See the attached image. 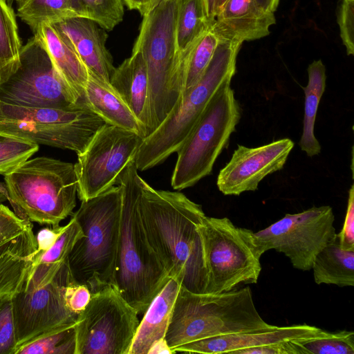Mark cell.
<instances>
[{
  "label": "cell",
  "instance_id": "c3c4849f",
  "mask_svg": "<svg viewBox=\"0 0 354 354\" xmlns=\"http://www.w3.org/2000/svg\"><path fill=\"white\" fill-rule=\"evenodd\" d=\"M226 1L227 0H216V15L218 12V11L221 9V8L224 5V3L226 2Z\"/></svg>",
  "mask_w": 354,
  "mask_h": 354
},
{
  "label": "cell",
  "instance_id": "e575fe53",
  "mask_svg": "<svg viewBox=\"0 0 354 354\" xmlns=\"http://www.w3.org/2000/svg\"><path fill=\"white\" fill-rule=\"evenodd\" d=\"M21 46L13 9L0 0V67L17 59Z\"/></svg>",
  "mask_w": 354,
  "mask_h": 354
},
{
  "label": "cell",
  "instance_id": "4dcf8cb0",
  "mask_svg": "<svg viewBox=\"0 0 354 354\" xmlns=\"http://www.w3.org/2000/svg\"><path fill=\"white\" fill-rule=\"evenodd\" d=\"M218 41L219 38L211 26L192 44L185 91L195 85L201 78L213 57Z\"/></svg>",
  "mask_w": 354,
  "mask_h": 354
},
{
  "label": "cell",
  "instance_id": "d590c367",
  "mask_svg": "<svg viewBox=\"0 0 354 354\" xmlns=\"http://www.w3.org/2000/svg\"><path fill=\"white\" fill-rule=\"evenodd\" d=\"M12 296L0 297V354H15L17 350Z\"/></svg>",
  "mask_w": 354,
  "mask_h": 354
},
{
  "label": "cell",
  "instance_id": "ab89813d",
  "mask_svg": "<svg viewBox=\"0 0 354 354\" xmlns=\"http://www.w3.org/2000/svg\"><path fill=\"white\" fill-rule=\"evenodd\" d=\"M91 295V291L86 285L72 283L66 292L68 306L72 312L78 315L88 304Z\"/></svg>",
  "mask_w": 354,
  "mask_h": 354
},
{
  "label": "cell",
  "instance_id": "4316f807",
  "mask_svg": "<svg viewBox=\"0 0 354 354\" xmlns=\"http://www.w3.org/2000/svg\"><path fill=\"white\" fill-rule=\"evenodd\" d=\"M312 269L317 284L353 286L354 250L342 249L336 237L317 254Z\"/></svg>",
  "mask_w": 354,
  "mask_h": 354
},
{
  "label": "cell",
  "instance_id": "3957f363",
  "mask_svg": "<svg viewBox=\"0 0 354 354\" xmlns=\"http://www.w3.org/2000/svg\"><path fill=\"white\" fill-rule=\"evenodd\" d=\"M178 0H165L142 16L132 51L145 60L149 88L147 136L162 122L185 89L191 45L178 53L176 39Z\"/></svg>",
  "mask_w": 354,
  "mask_h": 354
},
{
  "label": "cell",
  "instance_id": "f546056e",
  "mask_svg": "<svg viewBox=\"0 0 354 354\" xmlns=\"http://www.w3.org/2000/svg\"><path fill=\"white\" fill-rule=\"evenodd\" d=\"M75 326L46 333L20 346L15 354H75Z\"/></svg>",
  "mask_w": 354,
  "mask_h": 354
},
{
  "label": "cell",
  "instance_id": "8d00e7d4",
  "mask_svg": "<svg viewBox=\"0 0 354 354\" xmlns=\"http://www.w3.org/2000/svg\"><path fill=\"white\" fill-rule=\"evenodd\" d=\"M32 225L30 221L21 218L8 206L0 203V245L20 235Z\"/></svg>",
  "mask_w": 354,
  "mask_h": 354
},
{
  "label": "cell",
  "instance_id": "44dd1931",
  "mask_svg": "<svg viewBox=\"0 0 354 354\" xmlns=\"http://www.w3.org/2000/svg\"><path fill=\"white\" fill-rule=\"evenodd\" d=\"M110 84L145 128L147 137L149 125V78L139 51H132L129 57L115 68Z\"/></svg>",
  "mask_w": 354,
  "mask_h": 354
},
{
  "label": "cell",
  "instance_id": "60d3db41",
  "mask_svg": "<svg viewBox=\"0 0 354 354\" xmlns=\"http://www.w3.org/2000/svg\"><path fill=\"white\" fill-rule=\"evenodd\" d=\"M293 340L243 349L239 351L237 354H304L301 348Z\"/></svg>",
  "mask_w": 354,
  "mask_h": 354
},
{
  "label": "cell",
  "instance_id": "5b68a950",
  "mask_svg": "<svg viewBox=\"0 0 354 354\" xmlns=\"http://www.w3.org/2000/svg\"><path fill=\"white\" fill-rule=\"evenodd\" d=\"M242 44L219 39L199 81L184 91L162 122L142 139L135 158L138 170L151 169L176 153L211 99L221 88L230 85Z\"/></svg>",
  "mask_w": 354,
  "mask_h": 354
},
{
  "label": "cell",
  "instance_id": "d6a6232c",
  "mask_svg": "<svg viewBox=\"0 0 354 354\" xmlns=\"http://www.w3.org/2000/svg\"><path fill=\"white\" fill-rule=\"evenodd\" d=\"M304 354H354V333L340 330L293 340Z\"/></svg>",
  "mask_w": 354,
  "mask_h": 354
},
{
  "label": "cell",
  "instance_id": "6da1fadb",
  "mask_svg": "<svg viewBox=\"0 0 354 354\" xmlns=\"http://www.w3.org/2000/svg\"><path fill=\"white\" fill-rule=\"evenodd\" d=\"M140 212L150 244L169 277L190 292H206L201 206L181 192L155 189L142 178Z\"/></svg>",
  "mask_w": 354,
  "mask_h": 354
},
{
  "label": "cell",
  "instance_id": "52a82bcc",
  "mask_svg": "<svg viewBox=\"0 0 354 354\" xmlns=\"http://www.w3.org/2000/svg\"><path fill=\"white\" fill-rule=\"evenodd\" d=\"M8 201L19 217L40 225L59 226L76 206L74 165L48 157L28 159L4 176Z\"/></svg>",
  "mask_w": 354,
  "mask_h": 354
},
{
  "label": "cell",
  "instance_id": "bcb514c9",
  "mask_svg": "<svg viewBox=\"0 0 354 354\" xmlns=\"http://www.w3.org/2000/svg\"><path fill=\"white\" fill-rule=\"evenodd\" d=\"M165 0H145V6L141 14L142 17L148 13L153 8L157 6L159 3L164 1Z\"/></svg>",
  "mask_w": 354,
  "mask_h": 354
},
{
  "label": "cell",
  "instance_id": "f1b7e54d",
  "mask_svg": "<svg viewBox=\"0 0 354 354\" xmlns=\"http://www.w3.org/2000/svg\"><path fill=\"white\" fill-rule=\"evenodd\" d=\"M209 26L201 0H178L176 39L178 53L185 50Z\"/></svg>",
  "mask_w": 354,
  "mask_h": 354
},
{
  "label": "cell",
  "instance_id": "7bdbcfd3",
  "mask_svg": "<svg viewBox=\"0 0 354 354\" xmlns=\"http://www.w3.org/2000/svg\"><path fill=\"white\" fill-rule=\"evenodd\" d=\"M173 354L171 350L169 347L165 338L156 341L149 349L148 354Z\"/></svg>",
  "mask_w": 354,
  "mask_h": 354
},
{
  "label": "cell",
  "instance_id": "d6986e66",
  "mask_svg": "<svg viewBox=\"0 0 354 354\" xmlns=\"http://www.w3.org/2000/svg\"><path fill=\"white\" fill-rule=\"evenodd\" d=\"M275 23L274 12L263 10L255 0H227L212 28L219 39L243 43L268 35Z\"/></svg>",
  "mask_w": 354,
  "mask_h": 354
},
{
  "label": "cell",
  "instance_id": "74e56055",
  "mask_svg": "<svg viewBox=\"0 0 354 354\" xmlns=\"http://www.w3.org/2000/svg\"><path fill=\"white\" fill-rule=\"evenodd\" d=\"M340 37L348 55L354 54V0H341L337 14Z\"/></svg>",
  "mask_w": 354,
  "mask_h": 354
},
{
  "label": "cell",
  "instance_id": "d4e9b609",
  "mask_svg": "<svg viewBox=\"0 0 354 354\" xmlns=\"http://www.w3.org/2000/svg\"><path fill=\"white\" fill-rule=\"evenodd\" d=\"M82 236L80 226L72 216L66 225L62 226L59 234L48 248H37L28 276L21 290L30 291L50 281Z\"/></svg>",
  "mask_w": 354,
  "mask_h": 354
},
{
  "label": "cell",
  "instance_id": "7dc6e473",
  "mask_svg": "<svg viewBox=\"0 0 354 354\" xmlns=\"http://www.w3.org/2000/svg\"><path fill=\"white\" fill-rule=\"evenodd\" d=\"M8 201L7 191L4 183L0 182V203Z\"/></svg>",
  "mask_w": 354,
  "mask_h": 354
},
{
  "label": "cell",
  "instance_id": "7c38bea8",
  "mask_svg": "<svg viewBox=\"0 0 354 354\" xmlns=\"http://www.w3.org/2000/svg\"><path fill=\"white\" fill-rule=\"evenodd\" d=\"M138 314L112 285L91 292L75 322V354H128Z\"/></svg>",
  "mask_w": 354,
  "mask_h": 354
},
{
  "label": "cell",
  "instance_id": "7a4b0ae2",
  "mask_svg": "<svg viewBox=\"0 0 354 354\" xmlns=\"http://www.w3.org/2000/svg\"><path fill=\"white\" fill-rule=\"evenodd\" d=\"M135 160L123 174L120 228L113 286L138 314L164 287L169 276L152 248L140 212L141 179Z\"/></svg>",
  "mask_w": 354,
  "mask_h": 354
},
{
  "label": "cell",
  "instance_id": "836d02e7",
  "mask_svg": "<svg viewBox=\"0 0 354 354\" xmlns=\"http://www.w3.org/2000/svg\"><path fill=\"white\" fill-rule=\"evenodd\" d=\"M39 145L0 132V175L15 171L39 150Z\"/></svg>",
  "mask_w": 354,
  "mask_h": 354
},
{
  "label": "cell",
  "instance_id": "ac0fdd59",
  "mask_svg": "<svg viewBox=\"0 0 354 354\" xmlns=\"http://www.w3.org/2000/svg\"><path fill=\"white\" fill-rule=\"evenodd\" d=\"M50 24L69 40L88 73L110 83L115 67L106 47V30L93 20L82 17H68Z\"/></svg>",
  "mask_w": 354,
  "mask_h": 354
},
{
  "label": "cell",
  "instance_id": "4fadbf2b",
  "mask_svg": "<svg viewBox=\"0 0 354 354\" xmlns=\"http://www.w3.org/2000/svg\"><path fill=\"white\" fill-rule=\"evenodd\" d=\"M143 138L106 123L93 136L74 165L77 196L86 201L120 183Z\"/></svg>",
  "mask_w": 354,
  "mask_h": 354
},
{
  "label": "cell",
  "instance_id": "681fc988",
  "mask_svg": "<svg viewBox=\"0 0 354 354\" xmlns=\"http://www.w3.org/2000/svg\"><path fill=\"white\" fill-rule=\"evenodd\" d=\"M8 1H15V0H7Z\"/></svg>",
  "mask_w": 354,
  "mask_h": 354
},
{
  "label": "cell",
  "instance_id": "8fae6325",
  "mask_svg": "<svg viewBox=\"0 0 354 354\" xmlns=\"http://www.w3.org/2000/svg\"><path fill=\"white\" fill-rule=\"evenodd\" d=\"M0 102L68 108L82 102L62 80L43 42L34 35L17 59L0 67Z\"/></svg>",
  "mask_w": 354,
  "mask_h": 354
},
{
  "label": "cell",
  "instance_id": "ba28073f",
  "mask_svg": "<svg viewBox=\"0 0 354 354\" xmlns=\"http://www.w3.org/2000/svg\"><path fill=\"white\" fill-rule=\"evenodd\" d=\"M241 115L239 103L230 85L214 95L176 151L177 160L171 178L174 189L192 187L211 174Z\"/></svg>",
  "mask_w": 354,
  "mask_h": 354
},
{
  "label": "cell",
  "instance_id": "2e32d148",
  "mask_svg": "<svg viewBox=\"0 0 354 354\" xmlns=\"http://www.w3.org/2000/svg\"><path fill=\"white\" fill-rule=\"evenodd\" d=\"M294 145L290 138L256 147L239 145L218 175L219 191L227 196L256 191L265 177L283 167Z\"/></svg>",
  "mask_w": 354,
  "mask_h": 354
},
{
  "label": "cell",
  "instance_id": "277c9868",
  "mask_svg": "<svg viewBox=\"0 0 354 354\" xmlns=\"http://www.w3.org/2000/svg\"><path fill=\"white\" fill-rule=\"evenodd\" d=\"M275 326L261 317L249 287L195 293L180 286L165 340L173 353L176 347L194 341Z\"/></svg>",
  "mask_w": 354,
  "mask_h": 354
},
{
  "label": "cell",
  "instance_id": "cb8c5ba5",
  "mask_svg": "<svg viewBox=\"0 0 354 354\" xmlns=\"http://www.w3.org/2000/svg\"><path fill=\"white\" fill-rule=\"evenodd\" d=\"M179 288L178 281L169 277L144 313L128 354H148L156 341L165 338Z\"/></svg>",
  "mask_w": 354,
  "mask_h": 354
},
{
  "label": "cell",
  "instance_id": "ee69618b",
  "mask_svg": "<svg viewBox=\"0 0 354 354\" xmlns=\"http://www.w3.org/2000/svg\"><path fill=\"white\" fill-rule=\"evenodd\" d=\"M259 7L266 11L274 12L280 0H255Z\"/></svg>",
  "mask_w": 354,
  "mask_h": 354
},
{
  "label": "cell",
  "instance_id": "603a6c76",
  "mask_svg": "<svg viewBox=\"0 0 354 354\" xmlns=\"http://www.w3.org/2000/svg\"><path fill=\"white\" fill-rule=\"evenodd\" d=\"M84 102L106 123L146 137V130L110 83L88 73Z\"/></svg>",
  "mask_w": 354,
  "mask_h": 354
},
{
  "label": "cell",
  "instance_id": "83f0119b",
  "mask_svg": "<svg viewBox=\"0 0 354 354\" xmlns=\"http://www.w3.org/2000/svg\"><path fill=\"white\" fill-rule=\"evenodd\" d=\"M17 16L33 31L44 22L77 17L73 0H15Z\"/></svg>",
  "mask_w": 354,
  "mask_h": 354
},
{
  "label": "cell",
  "instance_id": "b9f144b4",
  "mask_svg": "<svg viewBox=\"0 0 354 354\" xmlns=\"http://www.w3.org/2000/svg\"><path fill=\"white\" fill-rule=\"evenodd\" d=\"M205 17L209 25H212L216 16V0H201Z\"/></svg>",
  "mask_w": 354,
  "mask_h": 354
},
{
  "label": "cell",
  "instance_id": "e0dca14e",
  "mask_svg": "<svg viewBox=\"0 0 354 354\" xmlns=\"http://www.w3.org/2000/svg\"><path fill=\"white\" fill-rule=\"evenodd\" d=\"M324 330L306 324L277 326L226 334L189 342L176 347L173 353L237 354L239 351L282 341L317 336Z\"/></svg>",
  "mask_w": 354,
  "mask_h": 354
},
{
  "label": "cell",
  "instance_id": "1f68e13d",
  "mask_svg": "<svg viewBox=\"0 0 354 354\" xmlns=\"http://www.w3.org/2000/svg\"><path fill=\"white\" fill-rule=\"evenodd\" d=\"M77 17L88 18L106 31L112 30L123 19L122 0H73Z\"/></svg>",
  "mask_w": 354,
  "mask_h": 354
},
{
  "label": "cell",
  "instance_id": "f35d334b",
  "mask_svg": "<svg viewBox=\"0 0 354 354\" xmlns=\"http://www.w3.org/2000/svg\"><path fill=\"white\" fill-rule=\"evenodd\" d=\"M339 246L344 250H354V185L348 191L346 216L342 230L337 234Z\"/></svg>",
  "mask_w": 354,
  "mask_h": 354
},
{
  "label": "cell",
  "instance_id": "5bb4252c",
  "mask_svg": "<svg viewBox=\"0 0 354 354\" xmlns=\"http://www.w3.org/2000/svg\"><path fill=\"white\" fill-rule=\"evenodd\" d=\"M334 221L330 206L313 207L286 214L254 234L263 253L270 250L283 253L295 268L308 271L317 254L336 239Z\"/></svg>",
  "mask_w": 354,
  "mask_h": 354
},
{
  "label": "cell",
  "instance_id": "8992f818",
  "mask_svg": "<svg viewBox=\"0 0 354 354\" xmlns=\"http://www.w3.org/2000/svg\"><path fill=\"white\" fill-rule=\"evenodd\" d=\"M122 198V186H113L82 201L72 214L83 236L68 254V265L75 282L86 285L91 293L114 283Z\"/></svg>",
  "mask_w": 354,
  "mask_h": 354
},
{
  "label": "cell",
  "instance_id": "ffe728a7",
  "mask_svg": "<svg viewBox=\"0 0 354 354\" xmlns=\"http://www.w3.org/2000/svg\"><path fill=\"white\" fill-rule=\"evenodd\" d=\"M33 32L43 42L62 80L84 102L88 71L71 43L49 22L41 24Z\"/></svg>",
  "mask_w": 354,
  "mask_h": 354
},
{
  "label": "cell",
  "instance_id": "9a60e30c",
  "mask_svg": "<svg viewBox=\"0 0 354 354\" xmlns=\"http://www.w3.org/2000/svg\"><path fill=\"white\" fill-rule=\"evenodd\" d=\"M73 282L67 258L46 283L12 296L17 349L46 333L75 325L78 315L71 310L66 299V289Z\"/></svg>",
  "mask_w": 354,
  "mask_h": 354
},
{
  "label": "cell",
  "instance_id": "484cf974",
  "mask_svg": "<svg viewBox=\"0 0 354 354\" xmlns=\"http://www.w3.org/2000/svg\"><path fill=\"white\" fill-rule=\"evenodd\" d=\"M308 75V84L304 88V114L299 145L308 156L313 157L322 150L314 132L318 106L325 91L326 82V67L321 59L309 64Z\"/></svg>",
  "mask_w": 354,
  "mask_h": 354
},
{
  "label": "cell",
  "instance_id": "f6af8a7d",
  "mask_svg": "<svg viewBox=\"0 0 354 354\" xmlns=\"http://www.w3.org/2000/svg\"><path fill=\"white\" fill-rule=\"evenodd\" d=\"M129 10H136L141 15L144 8L145 0H122Z\"/></svg>",
  "mask_w": 354,
  "mask_h": 354
},
{
  "label": "cell",
  "instance_id": "9c48e42d",
  "mask_svg": "<svg viewBox=\"0 0 354 354\" xmlns=\"http://www.w3.org/2000/svg\"><path fill=\"white\" fill-rule=\"evenodd\" d=\"M105 124L84 102L68 108H32L0 102V132L77 154Z\"/></svg>",
  "mask_w": 354,
  "mask_h": 354
},
{
  "label": "cell",
  "instance_id": "7402d4cb",
  "mask_svg": "<svg viewBox=\"0 0 354 354\" xmlns=\"http://www.w3.org/2000/svg\"><path fill=\"white\" fill-rule=\"evenodd\" d=\"M37 248L32 225L0 245V297L13 295L23 288Z\"/></svg>",
  "mask_w": 354,
  "mask_h": 354
},
{
  "label": "cell",
  "instance_id": "30bf717a",
  "mask_svg": "<svg viewBox=\"0 0 354 354\" xmlns=\"http://www.w3.org/2000/svg\"><path fill=\"white\" fill-rule=\"evenodd\" d=\"M199 229L207 272L206 292H228L241 284L257 282L263 253L253 231L234 225L227 217L207 216Z\"/></svg>",
  "mask_w": 354,
  "mask_h": 354
}]
</instances>
